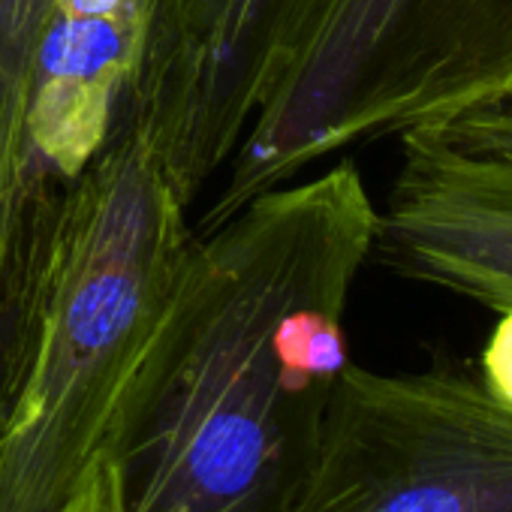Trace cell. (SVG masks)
<instances>
[{
    "mask_svg": "<svg viewBox=\"0 0 512 512\" xmlns=\"http://www.w3.org/2000/svg\"><path fill=\"white\" fill-rule=\"evenodd\" d=\"M377 205L353 160L196 232L121 512H287L320 449Z\"/></svg>",
    "mask_w": 512,
    "mask_h": 512,
    "instance_id": "obj_1",
    "label": "cell"
},
{
    "mask_svg": "<svg viewBox=\"0 0 512 512\" xmlns=\"http://www.w3.org/2000/svg\"><path fill=\"white\" fill-rule=\"evenodd\" d=\"M187 211L133 115L58 205L0 323V512H61L130 452L196 241Z\"/></svg>",
    "mask_w": 512,
    "mask_h": 512,
    "instance_id": "obj_2",
    "label": "cell"
},
{
    "mask_svg": "<svg viewBox=\"0 0 512 512\" xmlns=\"http://www.w3.org/2000/svg\"><path fill=\"white\" fill-rule=\"evenodd\" d=\"M509 91L512 0H335L196 232L344 148L455 121Z\"/></svg>",
    "mask_w": 512,
    "mask_h": 512,
    "instance_id": "obj_3",
    "label": "cell"
},
{
    "mask_svg": "<svg viewBox=\"0 0 512 512\" xmlns=\"http://www.w3.org/2000/svg\"><path fill=\"white\" fill-rule=\"evenodd\" d=\"M287 512H512V416L461 365L350 362Z\"/></svg>",
    "mask_w": 512,
    "mask_h": 512,
    "instance_id": "obj_4",
    "label": "cell"
},
{
    "mask_svg": "<svg viewBox=\"0 0 512 512\" xmlns=\"http://www.w3.org/2000/svg\"><path fill=\"white\" fill-rule=\"evenodd\" d=\"M335 0H181L151 34L136 124L193 205L296 70Z\"/></svg>",
    "mask_w": 512,
    "mask_h": 512,
    "instance_id": "obj_5",
    "label": "cell"
},
{
    "mask_svg": "<svg viewBox=\"0 0 512 512\" xmlns=\"http://www.w3.org/2000/svg\"><path fill=\"white\" fill-rule=\"evenodd\" d=\"M371 260L491 311L512 308V154L401 133V163L377 208Z\"/></svg>",
    "mask_w": 512,
    "mask_h": 512,
    "instance_id": "obj_6",
    "label": "cell"
},
{
    "mask_svg": "<svg viewBox=\"0 0 512 512\" xmlns=\"http://www.w3.org/2000/svg\"><path fill=\"white\" fill-rule=\"evenodd\" d=\"M154 7L157 0H55L25 115L28 190L43 241L64 196L133 115Z\"/></svg>",
    "mask_w": 512,
    "mask_h": 512,
    "instance_id": "obj_7",
    "label": "cell"
},
{
    "mask_svg": "<svg viewBox=\"0 0 512 512\" xmlns=\"http://www.w3.org/2000/svg\"><path fill=\"white\" fill-rule=\"evenodd\" d=\"M55 0H0V323L31 284L43 238L25 166V115Z\"/></svg>",
    "mask_w": 512,
    "mask_h": 512,
    "instance_id": "obj_8",
    "label": "cell"
},
{
    "mask_svg": "<svg viewBox=\"0 0 512 512\" xmlns=\"http://www.w3.org/2000/svg\"><path fill=\"white\" fill-rule=\"evenodd\" d=\"M419 130H428L431 136L455 148L512 154V91L455 121H446L437 127H419Z\"/></svg>",
    "mask_w": 512,
    "mask_h": 512,
    "instance_id": "obj_9",
    "label": "cell"
},
{
    "mask_svg": "<svg viewBox=\"0 0 512 512\" xmlns=\"http://www.w3.org/2000/svg\"><path fill=\"white\" fill-rule=\"evenodd\" d=\"M479 380L488 398L512 416V308L500 311V320L482 347Z\"/></svg>",
    "mask_w": 512,
    "mask_h": 512,
    "instance_id": "obj_10",
    "label": "cell"
},
{
    "mask_svg": "<svg viewBox=\"0 0 512 512\" xmlns=\"http://www.w3.org/2000/svg\"><path fill=\"white\" fill-rule=\"evenodd\" d=\"M61 512H121V491H118V470L106 467L103 473H97L82 494L67 503Z\"/></svg>",
    "mask_w": 512,
    "mask_h": 512,
    "instance_id": "obj_11",
    "label": "cell"
},
{
    "mask_svg": "<svg viewBox=\"0 0 512 512\" xmlns=\"http://www.w3.org/2000/svg\"><path fill=\"white\" fill-rule=\"evenodd\" d=\"M178 4H181V0H157V7H154V28L166 25L175 16Z\"/></svg>",
    "mask_w": 512,
    "mask_h": 512,
    "instance_id": "obj_12",
    "label": "cell"
}]
</instances>
